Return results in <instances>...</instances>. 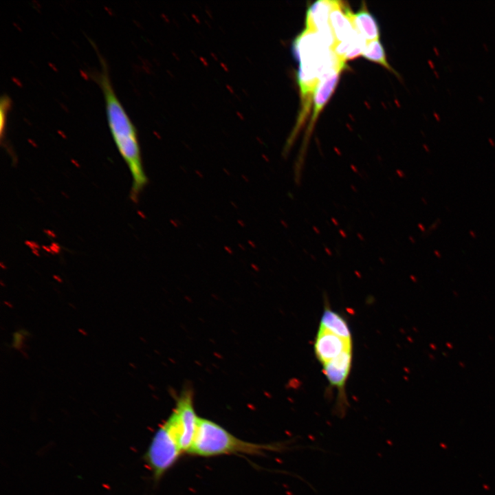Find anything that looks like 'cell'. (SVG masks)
Instances as JSON below:
<instances>
[{
  "mask_svg": "<svg viewBox=\"0 0 495 495\" xmlns=\"http://www.w3.org/2000/svg\"><path fill=\"white\" fill-rule=\"evenodd\" d=\"M314 352L322 365L353 348L352 340L346 339L319 328L314 341Z\"/></svg>",
  "mask_w": 495,
  "mask_h": 495,
  "instance_id": "5b68a950",
  "label": "cell"
},
{
  "mask_svg": "<svg viewBox=\"0 0 495 495\" xmlns=\"http://www.w3.org/2000/svg\"><path fill=\"white\" fill-rule=\"evenodd\" d=\"M353 23L356 31L367 41L379 39L380 30L375 17L365 6L353 15Z\"/></svg>",
  "mask_w": 495,
  "mask_h": 495,
  "instance_id": "8fae6325",
  "label": "cell"
},
{
  "mask_svg": "<svg viewBox=\"0 0 495 495\" xmlns=\"http://www.w3.org/2000/svg\"><path fill=\"white\" fill-rule=\"evenodd\" d=\"M199 417L196 415L192 397L182 395L166 421L176 435L183 452L189 451L197 431Z\"/></svg>",
  "mask_w": 495,
  "mask_h": 495,
  "instance_id": "277c9868",
  "label": "cell"
},
{
  "mask_svg": "<svg viewBox=\"0 0 495 495\" xmlns=\"http://www.w3.org/2000/svg\"><path fill=\"white\" fill-rule=\"evenodd\" d=\"M344 68V67H338L331 69L320 77L319 82L313 94L314 112L310 121V129H312L320 112L333 93L340 74Z\"/></svg>",
  "mask_w": 495,
  "mask_h": 495,
  "instance_id": "52a82bcc",
  "label": "cell"
},
{
  "mask_svg": "<svg viewBox=\"0 0 495 495\" xmlns=\"http://www.w3.org/2000/svg\"><path fill=\"white\" fill-rule=\"evenodd\" d=\"M351 364L352 349H350L322 365L324 373L330 385L336 387L341 393L350 373Z\"/></svg>",
  "mask_w": 495,
  "mask_h": 495,
  "instance_id": "ba28073f",
  "label": "cell"
},
{
  "mask_svg": "<svg viewBox=\"0 0 495 495\" xmlns=\"http://www.w3.org/2000/svg\"><path fill=\"white\" fill-rule=\"evenodd\" d=\"M281 444H258L239 439L218 424L199 418L198 426L188 454L201 457L225 454L263 455L266 451L280 450Z\"/></svg>",
  "mask_w": 495,
  "mask_h": 495,
  "instance_id": "7a4b0ae2",
  "label": "cell"
},
{
  "mask_svg": "<svg viewBox=\"0 0 495 495\" xmlns=\"http://www.w3.org/2000/svg\"><path fill=\"white\" fill-rule=\"evenodd\" d=\"M101 68L94 76L105 102L109 127L116 146L132 178L131 198L137 200L147 184L136 129L113 89L107 65L100 58Z\"/></svg>",
  "mask_w": 495,
  "mask_h": 495,
  "instance_id": "6da1fadb",
  "label": "cell"
},
{
  "mask_svg": "<svg viewBox=\"0 0 495 495\" xmlns=\"http://www.w3.org/2000/svg\"><path fill=\"white\" fill-rule=\"evenodd\" d=\"M319 328H322L342 338L352 340L349 326L344 318L329 307L322 314Z\"/></svg>",
  "mask_w": 495,
  "mask_h": 495,
  "instance_id": "30bf717a",
  "label": "cell"
},
{
  "mask_svg": "<svg viewBox=\"0 0 495 495\" xmlns=\"http://www.w3.org/2000/svg\"><path fill=\"white\" fill-rule=\"evenodd\" d=\"M353 15L345 2L334 1L329 14V25L336 43L348 40L355 34Z\"/></svg>",
  "mask_w": 495,
  "mask_h": 495,
  "instance_id": "8992f818",
  "label": "cell"
},
{
  "mask_svg": "<svg viewBox=\"0 0 495 495\" xmlns=\"http://www.w3.org/2000/svg\"><path fill=\"white\" fill-rule=\"evenodd\" d=\"M434 253L437 257H441V254L438 251L435 250Z\"/></svg>",
  "mask_w": 495,
  "mask_h": 495,
  "instance_id": "4fadbf2b",
  "label": "cell"
},
{
  "mask_svg": "<svg viewBox=\"0 0 495 495\" xmlns=\"http://www.w3.org/2000/svg\"><path fill=\"white\" fill-rule=\"evenodd\" d=\"M182 453L178 439L166 420L155 431L144 455L154 481H159Z\"/></svg>",
  "mask_w": 495,
  "mask_h": 495,
  "instance_id": "3957f363",
  "label": "cell"
},
{
  "mask_svg": "<svg viewBox=\"0 0 495 495\" xmlns=\"http://www.w3.org/2000/svg\"><path fill=\"white\" fill-rule=\"evenodd\" d=\"M362 56L368 60L377 63L387 69L394 72L387 61L384 47L379 39L367 41Z\"/></svg>",
  "mask_w": 495,
  "mask_h": 495,
  "instance_id": "7c38bea8",
  "label": "cell"
},
{
  "mask_svg": "<svg viewBox=\"0 0 495 495\" xmlns=\"http://www.w3.org/2000/svg\"><path fill=\"white\" fill-rule=\"evenodd\" d=\"M334 1L319 0L312 3L306 15L305 30L318 33L330 31L329 14Z\"/></svg>",
  "mask_w": 495,
  "mask_h": 495,
  "instance_id": "9c48e42d",
  "label": "cell"
},
{
  "mask_svg": "<svg viewBox=\"0 0 495 495\" xmlns=\"http://www.w3.org/2000/svg\"><path fill=\"white\" fill-rule=\"evenodd\" d=\"M470 233L471 234V236H472V237H474V238H475V237H476V235H475V234H474V232H472V231H470Z\"/></svg>",
  "mask_w": 495,
  "mask_h": 495,
  "instance_id": "5bb4252c",
  "label": "cell"
}]
</instances>
